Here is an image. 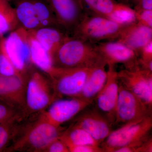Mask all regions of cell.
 Wrapping results in <instances>:
<instances>
[{
	"instance_id": "1",
	"label": "cell",
	"mask_w": 152,
	"mask_h": 152,
	"mask_svg": "<svg viewBox=\"0 0 152 152\" xmlns=\"http://www.w3.org/2000/svg\"><path fill=\"white\" fill-rule=\"evenodd\" d=\"M102 59L93 44L69 35L53 56L55 67H91Z\"/></svg>"
},
{
	"instance_id": "2",
	"label": "cell",
	"mask_w": 152,
	"mask_h": 152,
	"mask_svg": "<svg viewBox=\"0 0 152 152\" xmlns=\"http://www.w3.org/2000/svg\"><path fill=\"white\" fill-rule=\"evenodd\" d=\"M124 26L108 18L85 13L72 35L92 44L116 40Z\"/></svg>"
},
{
	"instance_id": "3",
	"label": "cell",
	"mask_w": 152,
	"mask_h": 152,
	"mask_svg": "<svg viewBox=\"0 0 152 152\" xmlns=\"http://www.w3.org/2000/svg\"><path fill=\"white\" fill-rule=\"evenodd\" d=\"M64 129L49 122L42 115L28 128L13 147L14 151L44 152L52 142L60 137Z\"/></svg>"
},
{
	"instance_id": "4",
	"label": "cell",
	"mask_w": 152,
	"mask_h": 152,
	"mask_svg": "<svg viewBox=\"0 0 152 152\" xmlns=\"http://www.w3.org/2000/svg\"><path fill=\"white\" fill-rule=\"evenodd\" d=\"M152 128V117H147L126 123L113 130L101 144L104 152H114L117 149L135 143L149 137Z\"/></svg>"
},
{
	"instance_id": "5",
	"label": "cell",
	"mask_w": 152,
	"mask_h": 152,
	"mask_svg": "<svg viewBox=\"0 0 152 152\" xmlns=\"http://www.w3.org/2000/svg\"><path fill=\"white\" fill-rule=\"evenodd\" d=\"M93 66L69 69L55 67L49 77L54 93L55 100L61 99L63 96L77 97L82 91Z\"/></svg>"
},
{
	"instance_id": "6",
	"label": "cell",
	"mask_w": 152,
	"mask_h": 152,
	"mask_svg": "<svg viewBox=\"0 0 152 152\" xmlns=\"http://www.w3.org/2000/svg\"><path fill=\"white\" fill-rule=\"evenodd\" d=\"M54 100L51 82L41 73L33 72L28 78L25 107L33 113L42 112Z\"/></svg>"
},
{
	"instance_id": "7",
	"label": "cell",
	"mask_w": 152,
	"mask_h": 152,
	"mask_svg": "<svg viewBox=\"0 0 152 152\" xmlns=\"http://www.w3.org/2000/svg\"><path fill=\"white\" fill-rule=\"evenodd\" d=\"M2 38L6 52L14 66L20 75L26 76L32 64L28 31L20 26L7 37Z\"/></svg>"
},
{
	"instance_id": "8",
	"label": "cell",
	"mask_w": 152,
	"mask_h": 152,
	"mask_svg": "<svg viewBox=\"0 0 152 152\" xmlns=\"http://www.w3.org/2000/svg\"><path fill=\"white\" fill-rule=\"evenodd\" d=\"M118 76L121 85L152 110V72L139 65L118 72Z\"/></svg>"
},
{
	"instance_id": "9",
	"label": "cell",
	"mask_w": 152,
	"mask_h": 152,
	"mask_svg": "<svg viewBox=\"0 0 152 152\" xmlns=\"http://www.w3.org/2000/svg\"><path fill=\"white\" fill-rule=\"evenodd\" d=\"M152 116L149 108L138 98L119 83L118 97L115 111L116 124H124Z\"/></svg>"
},
{
	"instance_id": "10",
	"label": "cell",
	"mask_w": 152,
	"mask_h": 152,
	"mask_svg": "<svg viewBox=\"0 0 152 152\" xmlns=\"http://www.w3.org/2000/svg\"><path fill=\"white\" fill-rule=\"evenodd\" d=\"M105 84L96 96L94 101L96 110L112 124L115 123V111L118 97L119 81L118 72L114 66H109Z\"/></svg>"
},
{
	"instance_id": "11",
	"label": "cell",
	"mask_w": 152,
	"mask_h": 152,
	"mask_svg": "<svg viewBox=\"0 0 152 152\" xmlns=\"http://www.w3.org/2000/svg\"><path fill=\"white\" fill-rule=\"evenodd\" d=\"M53 11L60 28L72 34L85 14L80 0H46Z\"/></svg>"
},
{
	"instance_id": "12",
	"label": "cell",
	"mask_w": 152,
	"mask_h": 152,
	"mask_svg": "<svg viewBox=\"0 0 152 152\" xmlns=\"http://www.w3.org/2000/svg\"><path fill=\"white\" fill-rule=\"evenodd\" d=\"M95 46L107 66L123 64L125 69H129L139 65L137 54L121 42L105 41L98 43Z\"/></svg>"
},
{
	"instance_id": "13",
	"label": "cell",
	"mask_w": 152,
	"mask_h": 152,
	"mask_svg": "<svg viewBox=\"0 0 152 152\" xmlns=\"http://www.w3.org/2000/svg\"><path fill=\"white\" fill-rule=\"evenodd\" d=\"M92 104L78 98L57 99L42 115L49 122L58 126L69 121Z\"/></svg>"
},
{
	"instance_id": "14",
	"label": "cell",
	"mask_w": 152,
	"mask_h": 152,
	"mask_svg": "<svg viewBox=\"0 0 152 152\" xmlns=\"http://www.w3.org/2000/svg\"><path fill=\"white\" fill-rule=\"evenodd\" d=\"M27 80L26 76L0 75V101L18 109L24 107Z\"/></svg>"
},
{
	"instance_id": "15",
	"label": "cell",
	"mask_w": 152,
	"mask_h": 152,
	"mask_svg": "<svg viewBox=\"0 0 152 152\" xmlns=\"http://www.w3.org/2000/svg\"><path fill=\"white\" fill-rule=\"evenodd\" d=\"M112 124L96 109L86 111L72 125L86 132L100 145L111 132Z\"/></svg>"
},
{
	"instance_id": "16",
	"label": "cell",
	"mask_w": 152,
	"mask_h": 152,
	"mask_svg": "<svg viewBox=\"0 0 152 152\" xmlns=\"http://www.w3.org/2000/svg\"><path fill=\"white\" fill-rule=\"evenodd\" d=\"M116 40L129 47L138 56L140 50L152 42V28L137 21L133 22L123 26Z\"/></svg>"
},
{
	"instance_id": "17",
	"label": "cell",
	"mask_w": 152,
	"mask_h": 152,
	"mask_svg": "<svg viewBox=\"0 0 152 152\" xmlns=\"http://www.w3.org/2000/svg\"><path fill=\"white\" fill-rule=\"evenodd\" d=\"M107 65L101 60L91 69L83 90L77 97L93 103L96 96L103 88L107 78Z\"/></svg>"
},
{
	"instance_id": "18",
	"label": "cell",
	"mask_w": 152,
	"mask_h": 152,
	"mask_svg": "<svg viewBox=\"0 0 152 152\" xmlns=\"http://www.w3.org/2000/svg\"><path fill=\"white\" fill-rule=\"evenodd\" d=\"M32 34L53 56L66 37L69 35L63 30L53 27H40L29 31Z\"/></svg>"
},
{
	"instance_id": "19",
	"label": "cell",
	"mask_w": 152,
	"mask_h": 152,
	"mask_svg": "<svg viewBox=\"0 0 152 152\" xmlns=\"http://www.w3.org/2000/svg\"><path fill=\"white\" fill-rule=\"evenodd\" d=\"M28 32L32 64L50 77L55 68L52 57L31 32Z\"/></svg>"
},
{
	"instance_id": "20",
	"label": "cell",
	"mask_w": 152,
	"mask_h": 152,
	"mask_svg": "<svg viewBox=\"0 0 152 152\" xmlns=\"http://www.w3.org/2000/svg\"><path fill=\"white\" fill-rule=\"evenodd\" d=\"M85 12L98 15L110 19L117 12L129 5L115 0H80Z\"/></svg>"
},
{
	"instance_id": "21",
	"label": "cell",
	"mask_w": 152,
	"mask_h": 152,
	"mask_svg": "<svg viewBox=\"0 0 152 152\" xmlns=\"http://www.w3.org/2000/svg\"><path fill=\"white\" fill-rule=\"evenodd\" d=\"M15 10L20 26L27 31L40 28L32 0H15Z\"/></svg>"
},
{
	"instance_id": "22",
	"label": "cell",
	"mask_w": 152,
	"mask_h": 152,
	"mask_svg": "<svg viewBox=\"0 0 152 152\" xmlns=\"http://www.w3.org/2000/svg\"><path fill=\"white\" fill-rule=\"evenodd\" d=\"M20 27L15 7L9 0H0V38Z\"/></svg>"
},
{
	"instance_id": "23",
	"label": "cell",
	"mask_w": 152,
	"mask_h": 152,
	"mask_svg": "<svg viewBox=\"0 0 152 152\" xmlns=\"http://www.w3.org/2000/svg\"><path fill=\"white\" fill-rule=\"evenodd\" d=\"M59 138L66 145L68 148L70 147L80 145H100L86 132L73 126L64 131Z\"/></svg>"
},
{
	"instance_id": "24",
	"label": "cell",
	"mask_w": 152,
	"mask_h": 152,
	"mask_svg": "<svg viewBox=\"0 0 152 152\" xmlns=\"http://www.w3.org/2000/svg\"><path fill=\"white\" fill-rule=\"evenodd\" d=\"M32 1L41 27H53L62 30L53 11L46 0Z\"/></svg>"
},
{
	"instance_id": "25",
	"label": "cell",
	"mask_w": 152,
	"mask_h": 152,
	"mask_svg": "<svg viewBox=\"0 0 152 152\" xmlns=\"http://www.w3.org/2000/svg\"><path fill=\"white\" fill-rule=\"evenodd\" d=\"M20 116L0 124V151L9 143L11 139L18 132L17 122Z\"/></svg>"
},
{
	"instance_id": "26",
	"label": "cell",
	"mask_w": 152,
	"mask_h": 152,
	"mask_svg": "<svg viewBox=\"0 0 152 152\" xmlns=\"http://www.w3.org/2000/svg\"><path fill=\"white\" fill-rule=\"evenodd\" d=\"M2 37L0 38V75L6 77L23 76L17 71L10 59L6 52Z\"/></svg>"
},
{
	"instance_id": "27",
	"label": "cell",
	"mask_w": 152,
	"mask_h": 152,
	"mask_svg": "<svg viewBox=\"0 0 152 152\" xmlns=\"http://www.w3.org/2000/svg\"><path fill=\"white\" fill-rule=\"evenodd\" d=\"M19 116L18 109L0 101V124Z\"/></svg>"
},
{
	"instance_id": "28",
	"label": "cell",
	"mask_w": 152,
	"mask_h": 152,
	"mask_svg": "<svg viewBox=\"0 0 152 152\" xmlns=\"http://www.w3.org/2000/svg\"><path fill=\"white\" fill-rule=\"evenodd\" d=\"M135 11L136 21L152 28V10L138 9Z\"/></svg>"
},
{
	"instance_id": "29",
	"label": "cell",
	"mask_w": 152,
	"mask_h": 152,
	"mask_svg": "<svg viewBox=\"0 0 152 152\" xmlns=\"http://www.w3.org/2000/svg\"><path fill=\"white\" fill-rule=\"evenodd\" d=\"M44 152H69V151L66 145L59 137L52 142Z\"/></svg>"
},
{
	"instance_id": "30",
	"label": "cell",
	"mask_w": 152,
	"mask_h": 152,
	"mask_svg": "<svg viewBox=\"0 0 152 152\" xmlns=\"http://www.w3.org/2000/svg\"><path fill=\"white\" fill-rule=\"evenodd\" d=\"M69 152H104L100 145H84L73 146L69 148Z\"/></svg>"
},
{
	"instance_id": "31",
	"label": "cell",
	"mask_w": 152,
	"mask_h": 152,
	"mask_svg": "<svg viewBox=\"0 0 152 152\" xmlns=\"http://www.w3.org/2000/svg\"><path fill=\"white\" fill-rule=\"evenodd\" d=\"M139 56V58L142 61H152V42L147 44L140 50Z\"/></svg>"
},
{
	"instance_id": "32",
	"label": "cell",
	"mask_w": 152,
	"mask_h": 152,
	"mask_svg": "<svg viewBox=\"0 0 152 152\" xmlns=\"http://www.w3.org/2000/svg\"><path fill=\"white\" fill-rule=\"evenodd\" d=\"M134 10L145 9L152 10V0H129Z\"/></svg>"
},
{
	"instance_id": "33",
	"label": "cell",
	"mask_w": 152,
	"mask_h": 152,
	"mask_svg": "<svg viewBox=\"0 0 152 152\" xmlns=\"http://www.w3.org/2000/svg\"><path fill=\"white\" fill-rule=\"evenodd\" d=\"M120 3H123L125 4L129 5V0H119Z\"/></svg>"
}]
</instances>
